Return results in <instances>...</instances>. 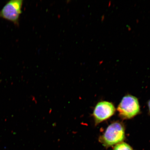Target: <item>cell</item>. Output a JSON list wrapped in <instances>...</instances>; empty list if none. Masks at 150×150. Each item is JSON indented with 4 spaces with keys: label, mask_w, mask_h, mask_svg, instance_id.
Here are the masks:
<instances>
[{
    "label": "cell",
    "mask_w": 150,
    "mask_h": 150,
    "mask_svg": "<svg viewBox=\"0 0 150 150\" xmlns=\"http://www.w3.org/2000/svg\"><path fill=\"white\" fill-rule=\"evenodd\" d=\"M125 139L124 126L120 122H116L110 125L99 141L106 148H109L123 142Z\"/></svg>",
    "instance_id": "6da1fadb"
},
{
    "label": "cell",
    "mask_w": 150,
    "mask_h": 150,
    "mask_svg": "<svg viewBox=\"0 0 150 150\" xmlns=\"http://www.w3.org/2000/svg\"><path fill=\"white\" fill-rule=\"evenodd\" d=\"M117 110L122 119H131L139 113L140 107L137 98L131 95L124 97L117 107Z\"/></svg>",
    "instance_id": "7a4b0ae2"
},
{
    "label": "cell",
    "mask_w": 150,
    "mask_h": 150,
    "mask_svg": "<svg viewBox=\"0 0 150 150\" xmlns=\"http://www.w3.org/2000/svg\"><path fill=\"white\" fill-rule=\"evenodd\" d=\"M23 2L22 0H11L7 2L0 10V18L11 22L15 25H18Z\"/></svg>",
    "instance_id": "3957f363"
},
{
    "label": "cell",
    "mask_w": 150,
    "mask_h": 150,
    "mask_svg": "<svg viewBox=\"0 0 150 150\" xmlns=\"http://www.w3.org/2000/svg\"><path fill=\"white\" fill-rule=\"evenodd\" d=\"M115 112V106L112 103L107 101L98 103L96 105L93 113L95 125H98L111 117Z\"/></svg>",
    "instance_id": "277c9868"
},
{
    "label": "cell",
    "mask_w": 150,
    "mask_h": 150,
    "mask_svg": "<svg viewBox=\"0 0 150 150\" xmlns=\"http://www.w3.org/2000/svg\"><path fill=\"white\" fill-rule=\"evenodd\" d=\"M113 150H134L131 146L125 142H122L115 145Z\"/></svg>",
    "instance_id": "5b68a950"
},
{
    "label": "cell",
    "mask_w": 150,
    "mask_h": 150,
    "mask_svg": "<svg viewBox=\"0 0 150 150\" xmlns=\"http://www.w3.org/2000/svg\"><path fill=\"white\" fill-rule=\"evenodd\" d=\"M148 106H149V111L150 113V100L149 101L148 103Z\"/></svg>",
    "instance_id": "8992f818"
}]
</instances>
